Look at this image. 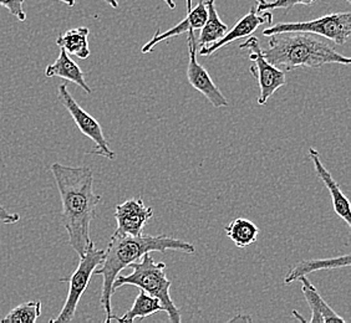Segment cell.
<instances>
[{
  "instance_id": "23",
  "label": "cell",
  "mask_w": 351,
  "mask_h": 323,
  "mask_svg": "<svg viewBox=\"0 0 351 323\" xmlns=\"http://www.w3.org/2000/svg\"><path fill=\"white\" fill-rule=\"evenodd\" d=\"M23 4H24V0H0V5L5 8L8 12L19 21H27V13L23 8Z\"/></svg>"
},
{
  "instance_id": "30",
  "label": "cell",
  "mask_w": 351,
  "mask_h": 323,
  "mask_svg": "<svg viewBox=\"0 0 351 323\" xmlns=\"http://www.w3.org/2000/svg\"><path fill=\"white\" fill-rule=\"evenodd\" d=\"M256 1H257L258 4H263L267 0H256Z\"/></svg>"
},
{
  "instance_id": "24",
  "label": "cell",
  "mask_w": 351,
  "mask_h": 323,
  "mask_svg": "<svg viewBox=\"0 0 351 323\" xmlns=\"http://www.w3.org/2000/svg\"><path fill=\"white\" fill-rule=\"evenodd\" d=\"M21 220V216L16 213H9L7 209L0 204V222L4 224H16Z\"/></svg>"
},
{
  "instance_id": "4",
  "label": "cell",
  "mask_w": 351,
  "mask_h": 323,
  "mask_svg": "<svg viewBox=\"0 0 351 323\" xmlns=\"http://www.w3.org/2000/svg\"><path fill=\"white\" fill-rule=\"evenodd\" d=\"M151 253H146L138 261L130 263L129 268L132 272L129 275H119L116 277L115 283L112 286L114 294L116 289L122 286H136L145 291L151 296L156 297L162 305L163 310L169 315L171 322H181V313L176 307L175 303L169 295V289L172 283L166 276V263H156L155 259L149 255Z\"/></svg>"
},
{
  "instance_id": "5",
  "label": "cell",
  "mask_w": 351,
  "mask_h": 323,
  "mask_svg": "<svg viewBox=\"0 0 351 323\" xmlns=\"http://www.w3.org/2000/svg\"><path fill=\"white\" fill-rule=\"evenodd\" d=\"M288 31H300L317 34L328 40L335 42L337 45H344L350 39L351 14L344 13L328 14L317 19L309 21H298V23H278L276 25H269L263 31L264 36L288 33Z\"/></svg>"
},
{
  "instance_id": "13",
  "label": "cell",
  "mask_w": 351,
  "mask_h": 323,
  "mask_svg": "<svg viewBox=\"0 0 351 323\" xmlns=\"http://www.w3.org/2000/svg\"><path fill=\"white\" fill-rule=\"evenodd\" d=\"M309 157H311V162L314 163V168H315L319 179L324 183L325 187L330 193L335 214L340 219H343L349 228H351V210L349 199L344 196V193L341 192L338 183L335 182V179L332 178L330 172L325 168L324 164L320 161V155L317 149H309Z\"/></svg>"
},
{
  "instance_id": "22",
  "label": "cell",
  "mask_w": 351,
  "mask_h": 323,
  "mask_svg": "<svg viewBox=\"0 0 351 323\" xmlns=\"http://www.w3.org/2000/svg\"><path fill=\"white\" fill-rule=\"evenodd\" d=\"M315 0H274V1H265L263 4H258L257 12H270L274 9H285L289 10L295 5H311Z\"/></svg>"
},
{
  "instance_id": "17",
  "label": "cell",
  "mask_w": 351,
  "mask_h": 323,
  "mask_svg": "<svg viewBox=\"0 0 351 323\" xmlns=\"http://www.w3.org/2000/svg\"><path fill=\"white\" fill-rule=\"evenodd\" d=\"M88 27H80L70 29L56 39V45L64 49L68 54L75 55L79 59H88L90 56L88 47Z\"/></svg>"
},
{
  "instance_id": "8",
  "label": "cell",
  "mask_w": 351,
  "mask_h": 323,
  "mask_svg": "<svg viewBox=\"0 0 351 323\" xmlns=\"http://www.w3.org/2000/svg\"><path fill=\"white\" fill-rule=\"evenodd\" d=\"M58 97L61 105L66 108V111L73 117L82 135H86L94 142L95 148L90 153L102 155L108 159H115V152L110 149L108 140L105 138L100 123L96 121L93 116L88 115V112L76 102L73 94L69 92L66 83H61L58 88Z\"/></svg>"
},
{
  "instance_id": "26",
  "label": "cell",
  "mask_w": 351,
  "mask_h": 323,
  "mask_svg": "<svg viewBox=\"0 0 351 323\" xmlns=\"http://www.w3.org/2000/svg\"><path fill=\"white\" fill-rule=\"evenodd\" d=\"M102 1H105L110 7L119 8V1L117 0H102Z\"/></svg>"
},
{
  "instance_id": "2",
  "label": "cell",
  "mask_w": 351,
  "mask_h": 323,
  "mask_svg": "<svg viewBox=\"0 0 351 323\" xmlns=\"http://www.w3.org/2000/svg\"><path fill=\"white\" fill-rule=\"evenodd\" d=\"M167 253L180 251L184 254H196V248L191 242H183L171 236H131L116 234L111 236L108 249L100 263V268L95 269L94 275L102 276V289L100 303L105 311V323L112 321V303L114 295L112 286L116 277L120 275L122 270L129 268L130 263L138 261L146 253Z\"/></svg>"
},
{
  "instance_id": "7",
  "label": "cell",
  "mask_w": 351,
  "mask_h": 323,
  "mask_svg": "<svg viewBox=\"0 0 351 323\" xmlns=\"http://www.w3.org/2000/svg\"><path fill=\"white\" fill-rule=\"evenodd\" d=\"M239 49L250 51V60L253 62L250 68V74L258 81L259 86L258 105L264 106L274 92L287 83L285 73L264 57L263 49L257 38L252 36Z\"/></svg>"
},
{
  "instance_id": "21",
  "label": "cell",
  "mask_w": 351,
  "mask_h": 323,
  "mask_svg": "<svg viewBox=\"0 0 351 323\" xmlns=\"http://www.w3.org/2000/svg\"><path fill=\"white\" fill-rule=\"evenodd\" d=\"M41 315L40 301L23 302L14 307L7 316L1 318V323H35Z\"/></svg>"
},
{
  "instance_id": "19",
  "label": "cell",
  "mask_w": 351,
  "mask_h": 323,
  "mask_svg": "<svg viewBox=\"0 0 351 323\" xmlns=\"http://www.w3.org/2000/svg\"><path fill=\"white\" fill-rule=\"evenodd\" d=\"M161 311L165 310H163L162 305L160 303V301L156 297L151 296L145 291L140 289V294L136 297L132 307L122 317L112 316V321H117L120 323L134 322L136 318L143 320V318L152 316Z\"/></svg>"
},
{
  "instance_id": "29",
  "label": "cell",
  "mask_w": 351,
  "mask_h": 323,
  "mask_svg": "<svg viewBox=\"0 0 351 323\" xmlns=\"http://www.w3.org/2000/svg\"><path fill=\"white\" fill-rule=\"evenodd\" d=\"M293 316L297 317L299 321H302V322H306V320H305L304 317L300 316L299 313H298V311H293Z\"/></svg>"
},
{
  "instance_id": "3",
  "label": "cell",
  "mask_w": 351,
  "mask_h": 323,
  "mask_svg": "<svg viewBox=\"0 0 351 323\" xmlns=\"http://www.w3.org/2000/svg\"><path fill=\"white\" fill-rule=\"evenodd\" d=\"M264 57L277 68L291 71L298 68H322L328 64L350 65L351 59L331 47L322 36L309 33L288 31L270 35Z\"/></svg>"
},
{
  "instance_id": "20",
  "label": "cell",
  "mask_w": 351,
  "mask_h": 323,
  "mask_svg": "<svg viewBox=\"0 0 351 323\" xmlns=\"http://www.w3.org/2000/svg\"><path fill=\"white\" fill-rule=\"evenodd\" d=\"M224 231H226V235L228 236L239 249H244L252 244H256L259 235L257 225L244 218H238L236 220L230 222L224 228Z\"/></svg>"
},
{
  "instance_id": "25",
  "label": "cell",
  "mask_w": 351,
  "mask_h": 323,
  "mask_svg": "<svg viewBox=\"0 0 351 323\" xmlns=\"http://www.w3.org/2000/svg\"><path fill=\"white\" fill-rule=\"evenodd\" d=\"M241 320H242V321H243V320H245V321H252V318H250V317L243 316V315H238V316L234 317V318H232V320H230V322H236V321H241Z\"/></svg>"
},
{
  "instance_id": "10",
  "label": "cell",
  "mask_w": 351,
  "mask_h": 323,
  "mask_svg": "<svg viewBox=\"0 0 351 323\" xmlns=\"http://www.w3.org/2000/svg\"><path fill=\"white\" fill-rule=\"evenodd\" d=\"M154 216V209L145 205L141 196L132 198L116 205V234L140 236L145 224Z\"/></svg>"
},
{
  "instance_id": "11",
  "label": "cell",
  "mask_w": 351,
  "mask_h": 323,
  "mask_svg": "<svg viewBox=\"0 0 351 323\" xmlns=\"http://www.w3.org/2000/svg\"><path fill=\"white\" fill-rule=\"evenodd\" d=\"M271 21H273V16H271L269 12L258 13L257 8H252L248 14L244 15L241 21H237L236 25L228 30L219 40L213 42V44H210L207 47H199V55L201 56H210L213 53H216L217 50L228 45L232 41L248 38L257 30L258 27H262L263 24L271 25Z\"/></svg>"
},
{
  "instance_id": "27",
  "label": "cell",
  "mask_w": 351,
  "mask_h": 323,
  "mask_svg": "<svg viewBox=\"0 0 351 323\" xmlns=\"http://www.w3.org/2000/svg\"><path fill=\"white\" fill-rule=\"evenodd\" d=\"M59 1H61V3H64L65 5H68V7L73 8L75 5V0H59Z\"/></svg>"
},
{
  "instance_id": "1",
  "label": "cell",
  "mask_w": 351,
  "mask_h": 323,
  "mask_svg": "<svg viewBox=\"0 0 351 323\" xmlns=\"http://www.w3.org/2000/svg\"><path fill=\"white\" fill-rule=\"evenodd\" d=\"M50 170L60 194L61 222L68 231L69 245L82 257L93 242L90 225L102 199L95 193L94 173L88 167H70L60 163H53Z\"/></svg>"
},
{
  "instance_id": "9",
  "label": "cell",
  "mask_w": 351,
  "mask_h": 323,
  "mask_svg": "<svg viewBox=\"0 0 351 323\" xmlns=\"http://www.w3.org/2000/svg\"><path fill=\"white\" fill-rule=\"evenodd\" d=\"M189 45V66H187V80L189 85L196 88L198 92L208 100L215 107H227L230 101L224 97L221 90L217 88L216 83L210 79V74L206 68L197 60V42L195 31H189L187 36Z\"/></svg>"
},
{
  "instance_id": "12",
  "label": "cell",
  "mask_w": 351,
  "mask_h": 323,
  "mask_svg": "<svg viewBox=\"0 0 351 323\" xmlns=\"http://www.w3.org/2000/svg\"><path fill=\"white\" fill-rule=\"evenodd\" d=\"M207 21V7L204 0H198L197 5L195 8H189L187 9V15L181 23H178L177 25L169 29L167 31L161 33L160 30L156 31V34L152 36L151 40L147 41L141 49L142 54H149L156 45H158L160 42L175 38L183 33H189V31H195L199 30L204 25V23Z\"/></svg>"
},
{
  "instance_id": "18",
  "label": "cell",
  "mask_w": 351,
  "mask_h": 323,
  "mask_svg": "<svg viewBox=\"0 0 351 323\" xmlns=\"http://www.w3.org/2000/svg\"><path fill=\"white\" fill-rule=\"evenodd\" d=\"M207 7V21L199 30L198 47H203L219 40L228 31L227 24H224L217 13L215 0H204Z\"/></svg>"
},
{
  "instance_id": "16",
  "label": "cell",
  "mask_w": 351,
  "mask_h": 323,
  "mask_svg": "<svg viewBox=\"0 0 351 323\" xmlns=\"http://www.w3.org/2000/svg\"><path fill=\"white\" fill-rule=\"evenodd\" d=\"M350 266V255L338 256L332 259H319V260H303L298 263L293 269L289 270L284 279L285 285H291L298 281L300 277L308 276L311 272L322 270L340 269Z\"/></svg>"
},
{
  "instance_id": "15",
  "label": "cell",
  "mask_w": 351,
  "mask_h": 323,
  "mask_svg": "<svg viewBox=\"0 0 351 323\" xmlns=\"http://www.w3.org/2000/svg\"><path fill=\"white\" fill-rule=\"evenodd\" d=\"M45 76L47 77H60L64 80L74 82L75 85L82 88L86 94H93V90L85 80V74L82 73L80 66L61 47L59 57L51 65H47L45 68Z\"/></svg>"
},
{
  "instance_id": "6",
  "label": "cell",
  "mask_w": 351,
  "mask_h": 323,
  "mask_svg": "<svg viewBox=\"0 0 351 323\" xmlns=\"http://www.w3.org/2000/svg\"><path fill=\"white\" fill-rule=\"evenodd\" d=\"M105 255L104 250L95 248L94 242H90L85 254L80 257V263L71 276L69 279H60L61 283H69L68 296L58 317L50 320V323H68L74 320L79 302L84 292L88 289L91 276L94 275L96 268L100 266Z\"/></svg>"
},
{
  "instance_id": "14",
  "label": "cell",
  "mask_w": 351,
  "mask_h": 323,
  "mask_svg": "<svg viewBox=\"0 0 351 323\" xmlns=\"http://www.w3.org/2000/svg\"><path fill=\"white\" fill-rule=\"evenodd\" d=\"M298 281L302 283V291L304 294L305 300L311 310V323H345L343 317L339 316L335 311L331 309L324 298L319 295L315 286L308 280V277H300Z\"/></svg>"
},
{
  "instance_id": "28",
  "label": "cell",
  "mask_w": 351,
  "mask_h": 323,
  "mask_svg": "<svg viewBox=\"0 0 351 323\" xmlns=\"http://www.w3.org/2000/svg\"><path fill=\"white\" fill-rule=\"evenodd\" d=\"M167 5H169V9H175L176 8V3L175 0H163Z\"/></svg>"
}]
</instances>
